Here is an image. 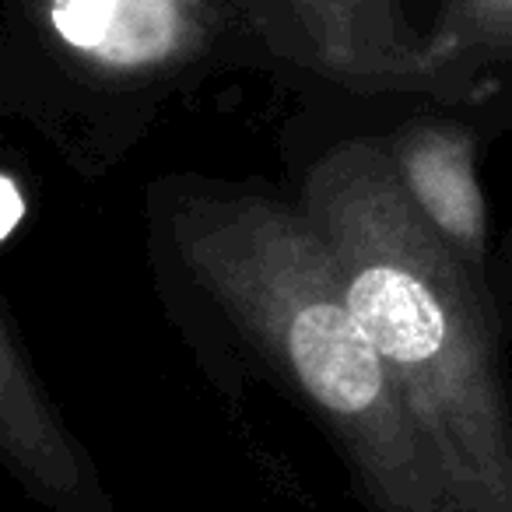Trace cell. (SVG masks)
Wrapping results in <instances>:
<instances>
[{
  "label": "cell",
  "mask_w": 512,
  "mask_h": 512,
  "mask_svg": "<svg viewBox=\"0 0 512 512\" xmlns=\"http://www.w3.org/2000/svg\"><path fill=\"white\" fill-rule=\"evenodd\" d=\"M442 64L460 53H512V0H446L432 36Z\"/></svg>",
  "instance_id": "obj_7"
},
{
  "label": "cell",
  "mask_w": 512,
  "mask_h": 512,
  "mask_svg": "<svg viewBox=\"0 0 512 512\" xmlns=\"http://www.w3.org/2000/svg\"><path fill=\"white\" fill-rule=\"evenodd\" d=\"M50 36L109 78H144L190 60L211 32V0H39Z\"/></svg>",
  "instance_id": "obj_3"
},
{
  "label": "cell",
  "mask_w": 512,
  "mask_h": 512,
  "mask_svg": "<svg viewBox=\"0 0 512 512\" xmlns=\"http://www.w3.org/2000/svg\"><path fill=\"white\" fill-rule=\"evenodd\" d=\"M43 400L32 393L15 365V344H4V439L11 453L29 463L32 481L46 484L53 491H81V463L71 456L64 435L46 418Z\"/></svg>",
  "instance_id": "obj_6"
},
{
  "label": "cell",
  "mask_w": 512,
  "mask_h": 512,
  "mask_svg": "<svg viewBox=\"0 0 512 512\" xmlns=\"http://www.w3.org/2000/svg\"><path fill=\"white\" fill-rule=\"evenodd\" d=\"M404 0H285L323 71L362 85L425 81L442 67L432 39L407 25Z\"/></svg>",
  "instance_id": "obj_4"
},
{
  "label": "cell",
  "mask_w": 512,
  "mask_h": 512,
  "mask_svg": "<svg viewBox=\"0 0 512 512\" xmlns=\"http://www.w3.org/2000/svg\"><path fill=\"white\" fill-rule=\"evenodd\" d=\"M0 190H4V225H0V235L11 239L18 228V218H22V193H18L15 176H0Z\"/></svg>",
  "instance_id": "obj_8"
},
{
  "label": "cell",
  "mask_w": 512,
  "mask_h": 512,
  "mask_svg": "<svg viewBox=\"0 0 512 512\" xmlns=\"http://www.w3.org/2000/svg\"><path fill=\"white\" fill-rule=\"evenodd\" d=\"M172 246L197 285L341 442L376 512H477L358 327L306 211L264 193H183Z\"/></svg>",
  "instance_id": "obj_2"
},
{
  "label": "cell",
  "mask_w": 512,
  "mask_h": 512,
  "mask_svg": "<svg viewBox=\"0 0 512 512\" xmlns=\"http://www.w3.org/2000/svg\"><path fill=\"white\" fill-rule=\"evenodd\" d=\"M393 158L418 211L470 264L484 256V197L474 169V137L449 123H414L393 144Z\"/></svg>",
  "instance_id": "obj_5"
},
{
  "label": "cell",
  "mask_w": 512,
  "mask_h": 512,
  "mask_svg": "<svg viewBox=\"0 0 512 512\" xmlns=\"http://www.w3.org/2000/svg\"><path fill=\"white\" fill-rule=\"evenodd\" d=\"M299 207L463 495L477 512H512V400L481 267L435 232L379 141L316 158Z\"/></svg>",
  "instance_id": "obj_1"
}]
</instances>
